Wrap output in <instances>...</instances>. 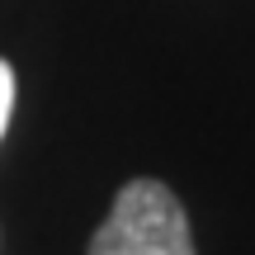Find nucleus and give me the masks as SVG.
<instances>
[{
	"label": "nucleus",
	"instance_id": "nucleus-2",
	"mask_svg": "<svg viewBox=\"0 0 255 255\" xmlns=\"http://www.w3.org/2000/svg\"><path fill=\"white\" fill-rule=\"evenodd\" d=\"M9 109H14V71H9V62H0V137H5Z\"/></svg>",
	"mask_w": 255,
	"mask_h": 255
},
{
	"label": "nucleus",
	"instance_id": "nucleus-1",
	"mask_svg": "<svg viewBox=\"0 0 255 255\" xmlns=\"http://www.w3.org/2000/svg\"><path fill=\"white\" fill-rule=\"evenodd\" d=\"M90 255H194L189 218L161 180H132L95 232Z\"/></svg>",
	"mask_w": 255,
	"mask_h": 255
}]
</instances>
